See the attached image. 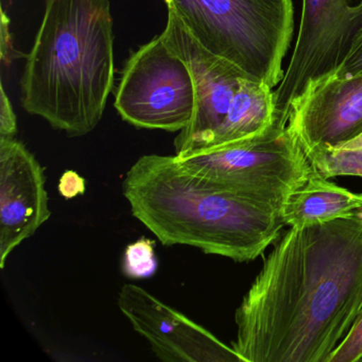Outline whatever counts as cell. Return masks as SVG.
<instances>
[{
  "instance_id": "1",
  "label": "cell",
  "mask_w": 362,
  "mask_h": 362,
  "mask_svg": "<svg viewBox=\"0 0 362 362\" xmlns=\"http://www.w3.org/2000/svg\"><path fill=\"white\" fill-rule=\"evenodd\" d=\"M362 311V206L291 228L235 313L243 362H326Z\"/></svg>"
},
{
  "instance_id": "2",
  "label": "cell",
  "mask_w": 362,
  "mask_h": 362,
  "mask_svg": "<svg viewBox=\"0 0 362 362\" xmlns=\"http://www.w3.org/2000/svg\"><path fill=\"white\" fill-rule=\"evenodd\" d=\"M122 194L163 245H189L234 262L256 259L286 226L279 207L217 187L175 156L139 158L124 177Z\"/></svg>"
},
{
  "instance_id": "3",
  "label": "cell",
  "mask_w": 362,
  "mask_h": 362,
  "mask_svg": "<svg viewBox=\"0 0 362 362\" xmlns=\"http://www.w3.org/2000/svg\"><path fill=\"white\" fill-rule=\"evenodd\" d=\"M110 0H46L22 77V105L69 136L92 132L114 84Z\"/></svg>"
},
{
  "instance_id": "4",
  "label": "cell",
  "mask_w": 362,
  "mask_h": 362,
  "mask_svg": "<svg viewBox=\"0 0 362 362\" xmlns=\"http://www.w3.org/2000/svg\"><path fill=\"white\" fill-rule=\"evenodd\" d=\"M211 54L275 88L294 30L292 0H165Z\"/></svg>"
},
{
  "instance_id": "5",
  "label": "cell",
  "mask_w": 362,
  "mask_h": 362,
  "mask_svg": "<svg viewBox=\"0 0 362 362\" xmlns=\"http://www.w3.org/2000/svg\"><path fill=\"white\" fill-rule=\"evenodd\" d=\"M177 160L217 187L279 209L313 173L306 153L285 124H275L256 139Z\"/></svg>"
},
{
  "instance_id": "6",
  "label": "cell",
  "mask_w": 362,
  "mask_h": 362,
  "mask_svg": "<svg viewBox=\"0 0 362 362\" xmlns=\"http://www.w3.org/2000/svg\"><path fill=\"white\" fill-rule=\"evenodd\" d=\"M194 105L192 74L160 35L130 57L114 103L122 119L132 126L168 132L187 127Z\"/></svg>"
},
{
  "instance_id": "7",
  "label": "cell",
  "mask_w": 362,
  "mask_h": 362,
  "mask_svg": "<svg viewBox=\"0 0 362 362\" xmlns=\"http://www.w3.org/2000/svg\"><path fill=\"white\" fill-rule=\"evenodd\" d=\"M160 37L186 63L194 80V116L175 139V158L185 160L205 151L223 122L241 80L251 77L205 49L170 10Z\"/></svg>"
},
{
  "instance_id": "8",
  "label": "cell",
  "mask_w": 362,
  "mask_h": 362,
  "mask_svg": "<svg viewBox=\"0 0 362 362\" xmlns=\"http://www.w3.org/2000/svg\"><path fill=\"white\" fill-rule=\"evenodd\" d=\"M118 307L162 361L243 362L233 347L139 286L124 285Z\"/></svg>"
},
{
  "instance_id": "9",
  "label": "cell",
  "mask_w": 362,
  "mask_h": 362,
  "mask_svg": "<svg viewBox=\"0 0 362 362\" xmlns=\"http://www.w3.org/2000/svg\"><path fill=\"white\" fill-rule=\"evenodd\" d=\"M288 128L305 153L337 148L362 133V71L310 82L292 101Z\"/></svg>"
},
{
  "instance_id": "10",
  "label": "cell",
  "mask_w": 362,
  "mask_h": 362,
  "mask_svg": "<svg viewBox=\"0 0 362 362\" xmlns=\"http://www.w3.org/2000/svg\"><path fill=\"white\" fill-rule=\"evenodd\" d=\"M52 216L39 160L14 139H0V268Z\"/></svg>"
},
{
  "instance_id": "11",
  "label": "cell",
  "mask_w": 362,
  "mask_h": 362,
  "mask_svg": "<svg viewBox=\"0 0 362 362\" xmlns=\"http://www.w3.org/2000/svg\"><path fill=\"white\" fill-rule=\"evenodd\" d=\"M354 7L347 0H303L293 54L274 92L275 110L283 122H288L290 105L313 81L317 63L353 13Z\"/></svg>"
},
{
  "instance_id": "12",
  "label": "cell",
  "mask_w": 362,
  "mask_h": 362,
  "mask_svg": "<svg viewBox=\"0 0 362 362\" xmlns=\"http://www.w3.org/2000/svg\"><path fill=\"white\" fill-rule=\"evenodd\" d=\"M276 124L287 122L277 115L272 88L243 78L223 122L203 153L262 136Z\"/></svg>"
},
{
  "instance_id": "13",
  "label": "cell",
  "mask_w": 362,
  "mask_h": 362,
  "mask_svg": "<svg viewBox=\"0 0 362 362\" xmlns=\"http://www.w3.org/2000/svg\"><path fill=\"white\" fill-rule=\"evenodd\" d=\"M360 206L362 194H354L313 173L300 188L288 194L281 213L286 226L304 228L332 221Z\"/></svg>"
},
{
  "instance_id": "14",
  "label": "cell",
  "mask_w": 362,
  "mask_h": 362,
  "mask_svg": "<svg viewBox=\"0 0 362 362\" xmlns=\"http://www.w3.org/2000/svg\"><path fill=\"white\" fill-rule=\"evenodd\" d=\"M313 173L321 177H362V146L324 148L307 152Z\"/></svg>"
},
{
  "instance_id": "15",
  "label": "cell",
  "mask_w": 362,
  "mask_h": 362,
  "mask_svg": "<svg viewBox=\"0 0 362 362\" xmlns=\"http://www.w3.org/2000/svg\"><path fill=\"white\" fill-rule=\"evenodd\" d=\"M158 266L154 241L150 239H139L124 250L122 269L129 279H149L156 274Z\"/></svg>"
},
{
  "instance_id": "16",
  "label": "cell",
  "mask_w": 362,
  "mask_h": 362,
  "mask_svg": "<svg viewBox=\"0 0 362 362\" xmlns=\"http://www.w3.org/2000/svg\"><path fill=\"white\" fill-rule=\"evenodd\" d=\"M360 360H362V311L326 362H357Z\"/></svg>"
},
{
  "instance_id": "17",
  "label": "cell",
  "mask_w": 362,
  "mask_h": 362,
  "mask_svg": "<svg viewBox=\"0 0 362 362\" xmlns=\"http://www.w3.org/2000/svg\"><path fill=\"white\" fill-rule=\"evenodd\" d=\"M0 139H13L18 132V118L4 84L0 86Z\"/></svg>"
},
{
  "instance_id": "18",
  "label": "cell",
  "mask_w": 362,
  "mask_h": 362,
  "mask_svg": "<svg viewBox=\"0 0 362 362\" xmlns=\"http://www.w3.org/2000/svg\"><path fill=\"white\" fill-rule=\"evenodd\" d=\"M1 52H0V58L5 64L9 65L13 59L26 58L25 54L16 52L13 45H12L11 35H10V18L4 10H1Z\"/></svg>"
},
{
  "instance_id": "19",
  "label": "cell",
  "mask_w": 362,
  "mask_h": 362,
  "mask_svg": "<svg viewBox=\"0 0 362 362\" xmlns=\"http://www.w3.org/2000/svg\"><path fill=\"white\" fill-rule=\"evenodd\" d=\"M59 192L65 198H74L86 192V181L78 173L66 171L61 177Z\"/></svg>"
},
{
  "instance_id": "20",
  "label": "cell",
  "mask_w": 362,
  "mask_h": 362,
  "mask_svg": "<svg viewBox=\"0 0 362 362\" xmlns=\"http://www.w3.org/2000/svg\"><path fill=\"white\" fill-rule=\"evenodd\" d=\"M360 71H362V37L356 44L349 57L345 59L344 62L340 65V67L337 69L336 73L332 76L343 77V76L355 75V74L360 73Z\"/></svg>"
}]
</instances>
